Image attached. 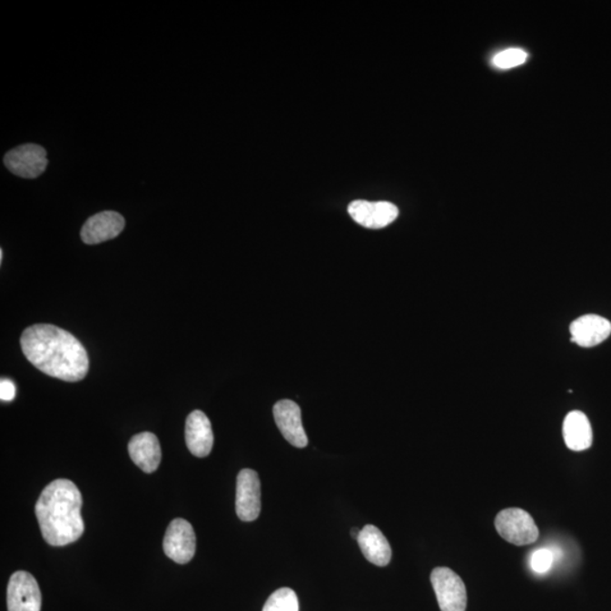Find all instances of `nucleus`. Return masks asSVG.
Listing matches in <instances>:
<instances>
[{"instance_id": "nucleus-1", "label": "nucleus", "mask_w": 611, "mask_h": 611, "mask_svg": "<svg viewBox=\"0 0 611 611\" xmlns=\"http://www.w3.org/2000/svg\"><path fill=\"white\" fill-rule=\"evenodd\" d=\"M22 351L32 365L50 378L80 382L89 371V356L74 335L50 324H36L21 337Z\"/></svg>"}, {"instance_id": "nucleus-2", "label": "nucleus", "mask_w": 611, "mask_h": 611, "mask_svg": "<svg viewBox=\"0 0 611 611\" xmlns=\"http://www.w3.org/2000/svg\"><path fill=\"white\" fill-rule=\"evenodd\" d=\"M81 508L82 495L74 482L57 479L45 487L35 504L44 539L54 547L80 539L84 532Z\"/></svg>"}, {"instance_id": "nucleus-3", "label": "nucleus", "mask_w": 611, "mask_h": 611, "mask_svg": "<svg viewBox=\"0 0 611 611\" xmlns=\"http://www.w3.org/2000/svg\"><path fill=\"white\" fill-rule=\"evenodd\" d=\"M495 527L503 539L516 546L534 544L539 529L529 513L522 508H507L495 518Z\"/></svg>"}, {"instance_id": "nucleus-4", "label": "nucleus", "mask_w": 611, "mask_h": 611, "mask_svg": "<svg viewBox=\"0 0 611 611\" xmlns=\"http://www.w3.org/2000/svg\"><path fill=\"white\" fill-rule=\"evenodd\" d=\"M442 611H466L468 596L462 578L448 567H436L430 576Z\"/></svg>"}, {"instance_id": "nucleus-5", "label": "nucleus", "mask_w": 611, "mask_h": 611, "mask_svg": "<svg viewBox=\"0 0 611 611\" xmlns=\"http://www.w3.org/2000/svg\"><path fill=\"white\" fill-rule=\"evenodd\" d=\"M4 163L9 172L18 177L38 178L47 169V151L36 144L21 145L5 154Z\"/></svg>"}, {"instance_id": "nucleus-6", "label": "nucleus", "mask_w": 611, "mask_h": 611, "mask_svg": "<svg viewBox=\"0 0 611 611\" xmlns=\"http://www.w3.org/2000/svg\"><path fill=\"white\" fill-rule=\"evenodd\" d=\"M41 591L30 573H14L7 586L8 611H41Z\"/></svg>"}, {"instance_id": "nucleus-7", "label": "nucleus", "mask_w": 611, "mask_h": 611, "mask_svg": "<svg viewBox=\"0 0 611 611\" xmlns=\"http://www.w3.org/2000/svg\"><path fill=\"white\" fill-rule=\"evenodd\" d=\"M163 550L173 562H191L196 551V536L190 522L176 518L170 523L164 536Z\"/></svg>"}, {"instance_id": "nucleus-8", "label": "nucleus", "mask_w": 611, "mask_h": 611, "mask_svg": "<svg viewBox=\"0 0 611 611\" xmlns=\"http://www.w3.org/2000/svg\"><path fill=\"white\" fill-rule=\"evenodd\" d=\"M236 512L243 522L255 521L261 513V481L257 472L243 468L237 478Z\"/></svg>"}, {"instance_id": "nucleus-9", "label": "nucleus", "mask_w": 611, "mask_h": 611, "mask_svg": "<svg viewBox=\"0 0 611 611\" xmlns=\"http://www.w3.org/2000/svg\"><path fill=\"white\" fill-rule=\"evenodd\" d=\"M348 212L358 224L370 229L388 227L399 217V209L389 202L353 201Z\"/></svg>"}, {"instance_id": "nucleus-10", "label": "nucleus", "mask_w": 611, "mask_h": 611, "mask_svg": "<svg viewBox=\"0 0 611 611\" xmlns=\"http://www.w3.org/2000/svg\"><path fill=\"white\" fill-rule=\"evenodd\" d=\"M275 424L283 438L298 448L308 445V439L301 421V407L291 399H281L273 408Z\"/></svg>"}, {"instance_id": "nucleus-11", "label": "nucleus", "mask_w": 611, "mask_h": 611, "mask_svg": "<svg viewBox=\"0 0 611 611\" xmlns=\"http://www.w3.org/2000/svg\"><path fill=\"white\" fill-rule=\"evenodd\" d=\"M125 228V219L113 211H104L86 220L81 230V238L86 245H96L116 238Z\"/></svg>"}, {"instance_id": "nucleus-12", "label": "nucleus", "mask_w": 611, "mask_h": 611, "mask_svg": "<svg viewBox=\"0 0 611 611\" xmlns=\"http://www.w3.org/2000/svg\"><path fill=\"white\" fill-rule=\"evenodd\" d=\"M186 444L192 456L208 457L212 451L214 436L212 426L204 412L195 410L186 420Z\"/></svg>"}, {"instance_id": "nucleus-13", "label": "nucleus", "mask_w": 611, "mask_h": 611, "mask_svg": "<svg viewBox=\"0 0 611 611\" xmlns=\"http://www.w3.org/2000/svg\"><path fill=\"white\" fill-rule=\"evenodd\" d=\"M569 330L574 343L582 348H592L609 338L611 323L603 316L585 315L574 320Z\"/></svg>"}, {"instance_id": "nucleus-14", "label": "nucleus", "mask_w": 611, "mask_h": 611, "mask_svg": "<svg viewBox=\"0 0 611 611\" xmlns=\"http://www.w3.org/2000/svg\"><path fill=\"white\" fill-rule=\"evenodd\" d=\"M128 452L133 462L146 473H153L161 462V448L158 438L153 433L137 434L128 444Z\"/></svg>"}, {"instance_id": "nucleus-15", "label": "nucleus", "mask_w": 611, "mask_h": 611, "mask_svg": "<svg viewBox=\"0 0 611 611\" xmlns=\"http://www.w3.org/2000/svg\"><path fill=\"white\" fill-rule=\"evenodd\" d=\"M565 444L574 452H582L590 448L594 434L589 419L581 411L569 412L563 424Z\"/></svg>"}, {"instance_id": "nucleus-16", "label": "nucleus", "mask_w": 611, "mask_h": 611, "mask_svg": "<svg viewBox=\"0 0 611 611\" xmlns=\"http://www.w3.org/2000/svg\"><path fill=\"white\" fill-rule=\"evenodd\" d=\"M357 541L362 554L369 562L379 567H384L389 564L390 558H392V549H390L388 539L379 527L370 525L366 526L360 531Z\"/></svg>"}, {"instance_id": "nucleus-17", "label": "nucleus", "mask_w": 611, "mask_h": 611, "mask_svg": "<svg viewBox=\"0 0 611 611\" xmlns=\"http://www.w3.org/2000/svg\"><path fill=\"white\" fill-rule=\"evenodd\" d=\"M263 611H300L296 592L291 587H282L271 595Z\"/></svg>"}, {"instance_id": "nucleus-18", "label": "nucleus", "mask_w": 611, "mask_h": 611, "mask_svg": "<svg viewBox=\"0 0 611 611\" xmlns=\"http://www.w3.org/2000/svg\"><path fill=\"white\" fill-rule=\"evenodd\" d=\"M527 54L522 49H508L496 54L493 58L494 66L500 70H508V68L522 65L527 62Z\"/></svg>"}, {"instance_id": "nucleus-19", "label": "nucleus", "mask_w": 611, "mask_h": 611, "mask_svg": "<svg viewBox=\"0 0 611 611\" xmlns=\"http://www.w3.org/2000/svg\"><path fill=\"white\" fill-rule=\"evenodd\" d=\"M554 564L553 551L546 548L537 549L532 553L530 558L531 568L537 574H545L549 571Z\"/></svg>"}, {"instance_id": "nucleus-20", "label": "nucleus", "mask_w": 611, "mask_h": 611, "mask_svg": "<svg viewBox=\"0 0 611 611\" xmlns=\"http://www.w3.org/2000/svg\"><path fill=\"white\" fill-rule=\"evenodd\" d=\"M15 384L11 379H3L2 382H0V399H2V401H12L15 398Z\"/></svg>"}, {"instance_id": "nucleus-21", "label": "nucleus", "mask_w": 611, "mask_h": 611, "mask_svg": "<svg viewBox=\"0 0 611 611\" xmlns=\"http://www.w3.org/2000/svg\"><path fill=\"white\" fill-rule=\"evenodd\" d=\"M360 531L361 530L358 529V527H353V529L351 531V536L353 537H355V539H358V537H360Z\"/></svg>"}]
</instances>
